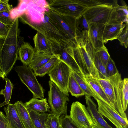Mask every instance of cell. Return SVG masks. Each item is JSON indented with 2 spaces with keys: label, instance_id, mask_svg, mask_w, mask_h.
<instances>
[{
  "label": "cell",
  "instance_id": "obj_1",
  "mask_svg": "<svg viewBox=\"0 0 128 128\" xmlns=\"http://www.w3.org/2000/svg\"><path fill=\"white\" fill-rule=\"evenodd\" d=\"M49 10V7L38 22L24 23L45 37L51 46L53 54H56L61 50L65 48L70 47L74 49L78 47L77 44L66 35L52 18Z\"/></svg>",
  "mask_w": 128,
  "mask_h": 128
},
{
  "label": "cell",
  "instance_id": "obj_2",
  "mask_svg": "<svg viewBox=\"0 0 128 128\" xmlns=\"http://www.w3.org/2000/svg\"><path fill=\"white\" fill-rule=\"evenodd\" d=\"M19 18L14 19L10 25L8 34L3 40L2 48L0 63L2 70L6 77L19 60V50L21 44L19 27Z\"/></svg>",
  "mask_w": 128,
  "mask_h": 128
},
{
  "label": "cell",
  "instance_id": "obj_3",
  "mask_svg": "<svg viewBox=\"0 0 128 128\" xmlns=\"http://www.w3.org/2000/svg\"><path fill=\"white\" fill-rule=\"evenodd\" d=\"M50 90L48 92V102L51 113L58 118L61 115H67L68 97L54 83L50 80Z\"/></svg>",
  "mask_w": 128,
  "mask_h": 128
},
{
  "label": "cell",
  "instance_id": "obj_4",
  "mask_svg": "<svg viewBox=\"0 0 128 128\" xmlns=\"http://www.w3.org/2000/svg\"><path fill=\"white\" fill-rule=\"evenodd\" d=\"M49 8L59 15L70 16L77 19L87 9L78 0H50L47 1Z\"/></svg>",
  "mask_w": 128,
  "mask_h": 128
},
{
  "label": "cell",
  "instance_id": "obj_5",
  "mask_svg": "<svg viewBox=\"0 0 128 128\" xmlns=\"http://www.w3.org/2000/svg\"><path fill=\"white\" fill-rule=\"evenodd\" d=\"M15 70L22 82L32 94L33 98L40 99L44 98V90L31 69L23 64L16 66Z\"/></svg>",
  "mask_w": 128,
  "mask_h": 128
},
{
  "label": "cell",
  "instance_id": "obj_6",
  "mask_svg": "<svg viewBox=\"0 0 128 128\" xmlns=\"http://www.w3.org/2000/svg\"><path fill=\"white\" fill-rule=\"evenodd\" d=\"M74 55L75 61L84 76L90 75L96 79H100L98 71L86 51L85 46H78L74 49Z\"/></svg>",
  "mask_w": 128,
  "mask_h": 128
},
{
  "label": "cell",
  "instance_id": "obj_7",
  "mask_svg": "<svg viewBox=\"0 0 128 128\" xmlns=\"http://www.w3.org/2000/svg\"><path fill=\"white\" fill-rule=\"evenodd\" d=\"M72 71V70L67 64L60 60L48 74L50 80L54 83L68 97V84Z\"/></svg>",
  "mask_w": 128,
  "mask_h": 128
},
{
  "label": "cell",
  "instance_id": "obj_8",
  "mask_svg": "<svg viewBox=\"0 0 128 128\" xmlns=\"http://www.w3.org/2000/svg\"><path fill=\"white\" fill-rule=\"evenodd\" d=\"M113 7L112 5L102 4L88 8L83 15L88 24L104 25L108 22Z\"/></svg>",
  "mask_w": 128,
  "mask_h": 128
},
{
  "label": "cell",
  "instance_id": "obj_9",
  "mask_svg": "<svg viewBox=\"0 0 128 128\" xmlns=\"http://www.w3.org/2000/svg\"><path fill=\"white\" fill-rule=\"evenodd\" d=\"M70 116L78 128H93L94 123L84 105L78 102L71 106Z\"/></svg>",
  "mask_w": 128,
  "mask_h": 128
},
{
  "label": "cell",
  "instance_id": "obj_10",
  "mask_svg": "<svg viewBox=\"0 0 128 128\" xmlns=\"http://www.w3.org/2000/svg\"><path fill=\"white\" fill-rule=\"evenodd\" d=\"M49 12L51 17L58 25L66 35L78 45L76 40V19L71 16L58 14L50 9Z\"/></svg>",
  "mask_w": 128,
  "mask_h": 128
},
{
  "label": "cell",
  "instance_id": "obj_11",
  "mask_svg": "<svg viewBox=\"0 0 128 128\" xmlns=\"http://www.w3.org/2000/svg\"><path fill=\"white\" fill-rule=\"evenodd\" d=\"M98 103V112L108 118L116 128H128V120L124 118L118 112L97 98H94Z\"/></svg>",
  "mask_w": 128,
  "mask_h": 128
},
{
  "label": "cell",
  "instance_id": "obj_12",
  "mask_svg": "<svg viewBox=\"0 0 128 128\" xmlns=\"http://www.w3.org/2000/svg\"><path fill=\"white\" fill-rule=\"evenodd\" d=\"M126 26V24H106L99 32V40L104 44L117 39Z\"/></svg>",
  "mask_w": 128,
  "mask_h": 128
},
{
  "label": "cell",
  "instance_id": "obj_13",
  "mask_svg": "<svg viewBox=\"0 0 128 128\" xmlns=\"http://www.w3.org/2000/svg\"><path fill=\"white\" fill-rule=\"evenodd\" d=\"M76 40L78 46H86L90 43L89 31V25L83 15L76 19Z\"/></svg>",
  "mask_w": 128,
  "mask_h": 128
},
{
  "label": "cell",
  "instance_id": "obj_14",
  "mask_svg": "<svg viewBox=\"0 0 128 128\" xmlns=\"http://www.w3.org/2000/svg\"><path fill=\"white\" fill-rule=\"evenodd\" d=\"M128 24V6L126 5L120 6L115 2L108 22L106 24Z\"/></svg>",
  "mask_w": 128,
  "mask_h": 128
},
{
  "label": "cell",
  "instance_id": "obj_15",
  "mask_svg": "<svg viewBox=\"0 0 128 128\" xmlns=\"http://www.w3.org/2000/svg\"><path fill=\"white\" fill-rule=\"evenodd\" d=\"M84 76L86 81L97 98L108 105L115 110L117 111L115 107L108 98L96 79L94 78L90 75H84Z\"/></svg>",
  "mask_w": 128,
  "mask_h": 128
},
{
  "label": "cell",
  "instance_id": "obj_16",
  "mask_svg": "<svg viewBox=\"0 0 128 128\" xmlns=\"http://www.w3.org/2000/svg\"><path fill=\"white\" fill-rule=\"evenodd\" d=\"M113 85L116 98L115 107L116 110L124 118L128 120L127 116L122 105L120 94V82L121 80L120 74L119 72L114 75L110 77Z\"/></svg>",
  "mask_w": 128,
  "mask_h": 128
},
{
  "label": "cell",
  "instance_id": "obj_17",
  "mask_svg": "<svg viewBox=\"0 0 128 128\" xmlns=\"http://www.w3.org/2000/svg\"><path fill=\"white\" fill-rule=\"evenodd\" d=\"M87 109L93 120L99 124L104 128H112L104 118L98 112L97 106L90 96L85 95Z\"/></svg>",
  "mask_w": 128,
  "mask_h": 128
},
{
  "label": "cell",
  "instance_id": "obj_18",
  "mask_svg": "<svg viewBox=\"0 0 128 128\" xmlns=\"http://www.w3.org/2000/svg\"><path fill=\"white\" fill-rule=\"evenodd\" d=\"M74 49L70 47L65 48L61 50L56 55L58 56L60 60L67 64L72 70L82 73L74 59Z\"/></svg>",
  "mask_w": 128,
  "mask_h": 128
},
{
  "label": "cell",
  "instance_id": "obj_19",
  "mask_svg": "<svg viewBox=\"0 0 128 128\" xmlns=\"http://www.w3.org/2000/svg\"><path fill=\"white\" fill-rule=\"evenodd\" d=\"M24 104L29 112L33 110L38 113H46L50 109L46 98L39 100L33 98Z\"/></svg>",
  "mask_w": 128,
  "mask_h": 128
},
{
  "label": "cell",
  "instance_id": "obj_20",
  "mask_svg": "<svg viewBox=\"0 0 128 128\" xmlns=\"http://www.w3.org/2000/svg\"><path fill=\"white\" fill-rule=\"evenodd\" d=\"M4 110L10 128H25L14 104H9Z\"/></svg>",
  "mask_w": 128,
  "mask_h": 128
},
{
  "label": "cell",
  "instance_id": "obj_21",
  "mask_svg": "<svg viewBox=\"0 0 128 128\" xmlns=\"http://www.w3.org/2000/svg\"><path fill=\"white\" fill-rule=\"evenodd\" d=\"M33 40L34 45L35 54L43 53L53 54L50 45L42 34L37 32L34 36Z\"/></svg>",
  "mask_w": 128,
  "mask_h": 128
},
{
  "label": "cell",
  "instance_id": "obj_22",
  "mask_svg": "<svg viewBox=\"0 0 128 128\" xmlns=\"http://www.w3.org/2000/svg\"><path fill=\"white\" fill-rule=\"evenodd\" d=\"M18 113L25 128H36L28 112L22 101H18L14 104Z\"/></svg>",
  "mask_w": 128,
  "mask_h": 128
},
{
  "label": "cell",
  "instance_id": "obj_23",
  "mask_svg": "<svg viewBox=\"0 0 128 128\" xmlns=\"http://www.w3.org/2000/svg\"><path fill=\"white\" fill-rule=\"evenodd\" d=\"M35 54L34 48L27 42H24L20 45L19 50V60L24 65L28 66Z\"/></svg>",
  "mask_w": 128,
  "mask_h": 128
},
{
  "label": "cell",
  "instance_id": "obj_24",
  "mask_svg": "<svg viewBox=\"0 0 128 128\" xmlns=\"http://www.w3.org/2000/svg\"><path fill=\"white\" fill-rule=\"evenodd\" d=\"M89 25V35L90 42L96 52L104 46L98 39V33L104 25L99 24L90 23Z\"/></svg>",
  "mask_w": 128,
  "mask_h": 128
},
{
  "label": "cell",
  "instance_id": "obj_25",
  "mask_svg": "<svg viewBox=\"0 0 128 128\" xmlns=\"http://www.w3.org/2000/svg\"><path fill=\"white\" fill-rule=\"evenodd\" d=\"M96 80L110 101L115 107L116 102L115 92L110 77L107 79H99Z\"/></svg>",
  "mask_w": 128,
  "mask_h": 128
},
{
  "label": "cell",
  "instance_id": "obj_26",
  "mask_svg": "<svg viewBox=\"0 0 128 128\" xmlns=\"http://www.w3.org/2000/svg\"><path fill=\"white\" fill-rule=\"evenodd\" d=\"M52 53H40L35 54L28 66L34 71L41 67L46 63L52 57Z\"/></svg>",
  "mask_w": 128,
  "mask_h": 128
},
{
  "label": "cell",
  "instance_id": "obj_27",
  "mask_svg": "<svg viewBox=\"0 0 128 128\" xmlns=\"http://www.w3.org/2000/svg\"><path fill=\"white\" fill-rule=\"evenodd\" d=\"M72 73L80 86L84 92L85 95L94 98H97L88 84L86 81L84 75L81 72H76L72 70Z\"/></svg>",
  "mask_w": 128,
  "mask_h": 128
},
{
  "label": "cell",
  "instance_id": "obj_28",
  "mask_svg": "<svg viewBox=\"0 0 128 128\" xmlns=\"http://www.w3.org/2000/svg\"><path fill=\"white\" fill-rule=\"evenodd\" d=\"M58 55L54 54L52 58L41 67L34 71L36 76L42 77L49 72L60 60Z\"/></svg>",
  "mask_w": 128,
  "mask_h": 128
},
{
  "label": "cell",
  "instance_id": "obj_29",
  "mask_svg": "<svg viewBox=\"0 0 128 128\" xmlns=\"http://www.w3.org/2000/svg\"><path fill=\"white\" fill-rule=\"evenodd\" d=\"M29 113L36 128H46V121L48 114L38 113L33 110Z\"/></svg>",
  "mask_w": 128,
  "mask_h": 128
},
{
  "label": "cell",
  "instance_id": "obj_30",
  "mask_svg": "<svg viewBox=\"0 0 128 128\" xmlns=\"http://www.w3.org/2000/svg\"><path fill=\"white\" fill-rule=\"evenodd\" d=\"M68 90L72 96L78 98L85 94L73 76L72 72L70 77Z\"/></svg>",
  "mask_w": 128,
  "mask_h": 128
},
{
  "label": "cell",
  "instance_id": "obj_31",
  "mask_svg": "<svg viewBox=\"0 0 128 128\" xmlns=\"http://www.w3.org/2000/svg\"><path fill=\"white\" fill-rule=\"evenodd\" d=\"M120 94L122 108L125 112L127 108L128 102V79L122 80L120 82Z\"/></svg>",
  "mask_w": 128,
  "mask_h": 128
},
{
  "label": "cell",
  "instance_id": "obj_32",
  "mask_svg": "<svg viewBox=\"0 0 128 128\" xmlns=\"http://www.w3.org/2000/svg\"><path fill=\"white\" fill-rule=\"evenodd\" d=\"M4 79L6 82L5 88L4 89L1 90L0 94L4 96L5 100L3 103L0 104V108L6 105L9 104L14 86V85L9 79L7 78H5Z\"/></svg>",
  "mask_w": 128,
  "mask_h": 128
},
{
  "label": "cell",
  "instance_id": "obj_33",
  "mask_svg": "<svg viewBox=\"0 0 128 128\" xmlns=\"http://www.w3.org/2000/svg\"><path fill=\"white\" fill-rule=\"evenodd\" d=\"M93 61L98 71L100 79H107L109 77L107 74L106 67L95 54Z\"/></svg>",
  "mask_w": 128,
  "mask_h": 128
},
{
  "label": "cell",
  "instance_id": "obj_34",
  "mask_svg": "<svg viewBox=\"0 0 128 128\" xmlns=\"http://www.w3.org/2000/svg\"><path fill=\"white\" fill-rule=\"evenodd\" d=\"M60 125L59 118L51 112L48 114L46 121V128H59Z\"/></svg>",
  "mask_w": 128,
  "mask_h": 128
},
{
  "label": "cell",
  "instance_id": "obj_35",
  "mask_svg": "<svg viewBox=\"0 0 128 128\" xmlns=\"http://www.w3.org/2000/svg\"><path fill=\"white\" fill-rule=\"evenodd\" d=\"M95 54L97 55L102 62L106 67L110 57L108 49L104 45L96 52Z\"/></svg>",
  "mask_w": 128,
  "mask_h": 128
},
{
  "label": "cell",
  "instance_id": "obj_36",
  "mask_svg": "<svg viewBox=\"0 0 128 128\" xmlns=\"http://www.w3.org/2000/svg\"><path fill=\"white\" fill-rule=\"evenodd\" d=\"M59 120L63 128H78L72 120L70 116L62 115L59 118Z\"/></svg>",
  "mask_w": 128,
  "mask_h": 128
},
{
  "label": "cell",
  "instance_id": "obj_37",
  "mask_svg": "<svg viewBox=\"0 0 128 128\" xmlns=\"http://www.w3.org/2000/svg\"><path fill=\"white\" fill-rule=\"evenodd\" d=\"M106 68L107 74L109 77L114 75L118 72L115 62L110 57L106 64Z\"/></svg>",
  "mask_w": 128,
  "mask_h": 128
},
{
  "label": "cell",
  "instance_id": "obj_38",
  "mask_svg": "<svg viewBox=\"0 0 128 128\" xmlns=\"http://www.w3.org/2000/svg\"><path fill=\"white\" fill-rule=\"evenodd\" d=\"M126 28L120 34L117 39L119 41L120 44L127 48L128 44V24H126Z\"/></svg>",
  "mask_w": 128,
  "mask_h": 128
},
{
  "label": "cell",
  "instance_id": "obj_39",
  "mask_svg": "<svg viewBox=\"0 0 128 128\" xmlns=\"http://www.w3.org/2000/svg\"><path fill=\"white\" fill-rule=\"evenodd\" d=\"M11 12L5 11L0 12V22L6 25H10L14 20L11 16Z\"/></svg>",
  "mask_w": 128,
  "mask_h": 128
},
{
  "label": "cell",
  "instance_id": "obj_40",
  "mask_svg": "<svg viewBox=\"0 0 128 128\" xmlns=\"http://www.w3.org/2000/svg\"><path fill=\"white\" fill-rule=\"evenodd\" d=\"M79 3L88 8L102 4H106L102 1L96 0H78Z\"/></svg>",
  "mask_w": 128,
  "mask_h": 128
},
{
  "label": "cell",
  "instance_id": "obj_41",
  "mask_svg": "<svg viewBox=\"0 0 128 128\" xmlns=\"http://www.w3.org/2000/svg\"><path fill=\"white\" fill-rule=\"evenodd\" d=\"M9 0H0V12H11L13 9L12 6L10 4Z\"/></svg>",
  "mask_w": 128,
  "mask_h": 128
},
{
  "label": "cell",
  "instance_id": "obj_42",
  "mask_svg": "<svg viewBox=\"0 0 128 128\" xmlns=\"http://www.w3.org/2000/svg\"><path fill=\"white\" fill-rule=\"evenodd\" d=\"M10 25L5 24L0 22V39L4 40L7 36Z\"/></svg>",
  "mask_w": 128,
  "mask_h": 128
},
{
  "label": "cell",
  "instance_id": "obj_43",
  "mask_svg": "<svg viewBox=\"0 0 128 128\" xmlns=\"http://www.w3.org/2000/svg\"><path fill=\"white\" fill-rule=\"evenodd\" d=\"M9 126L6 116L2 112L0 111V128H7Z\"/></svg>",
  "mask_w": 128,
  "mask_h": 128
},
{
  "label": "cell",
  "instance_id": "obj_44",
  "mask_svg": "<svg viewBox=\"0 0 128 128\" xmlns=\"http://www.w3.org/2000/svg\"><path fill=\"white\" fill-rule=\"evenodd\" d=\"M4 40H1L0 39V78H1L4 79L5 78L2 71V70L0 63V57L2 50V48Z\"/></svg>",
  "mask_w": 128,
  "mask_h": 128
},
{
  "label": "cell",
  "instance_id": "obj_45",
  "mask_svg": "<svg viewBox=\"0 0 128 128\" xmlns=\"http://www.w3.org/2000/svg\"><path fill=\"white\" fill-rule=\"evenodd\" d=\"M93 121L94 123L93 126V128H104L97 122L93 120Z\"/></svg>",
  "mask_w": 128,
  "mask_h": 128
},
{
  "label": "cell",
  "instance_id": "obj_46",
  "mask_svg": "<svg viewBox=\"0 0 128 128\" xmlns=\"http://www.w3.org/2000/svg\"><path fill=\"white\" fill-rule=\"evenodd\" d=\"M59 128H63L62 127V126L61 125H60V126Z\"/></svg>",
  "mask_w": 128,
  "mask_h": 128
},
{
  "label": "cell",
  "instance_id": "obj_47",
  "mask_svg": "<svg viewBox=\"0 0 128 128\" xmlns=\"http://www.w3.org/2000/svg\"><path fill=\"white\" fill-rule=\"evenodd\" d=\"M7 128H10V126H8Z\"/></svg>",
  "mask_w": 128,
  "mask_h": 128
},
{
  "label": "cell",
  "instance_id": "obj_48",
  "mask_svg": "<svg viewBox=\"0 0 128 128\" xmlns=\"http://www.w3.org/2000/svg\"></svg>",
  "mask_w": 128,
  "mask_h": 128
}]
</instances>
